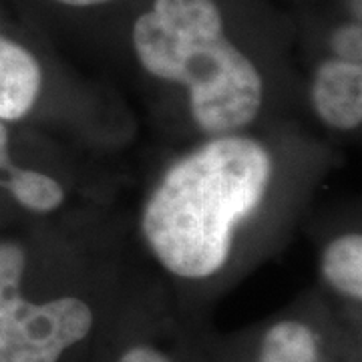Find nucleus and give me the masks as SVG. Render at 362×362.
<instances>
[{
    "instance_id": "423d86ee",
    "label": "nucleus",
    "mask_w": 362,
    "mask_h": 362,
    "mask_svg": "<svg viewBox=\"0 0 362 362\" xmlns=\"http://www.w3.org/2000/svg\"><path fill=\"white\" fill-rule=\"evenodd\" d=\"M326 282L344 296L362 298V235L344 233L332 240L322 254Z\"/></svg>"
},
{
    "instance_id": "f03ea898",
    "label": "nucleus",
    "mask_w": 362,
    "mask_h": 362,
    "mask_svg": "<svg viewBox=\"0 0 362 362\" xmlns=\"http://www.w3.org/2000/svg\"><path fill=\"white\" fill-rule=\"evenodd\" d=\"M131 40L149 75L185 87L189 113L207 135H232L259 113L262 75L230 40L216 0H153Z\"/></svg>"
},
{
    "instance_id": "20e7f679",
    "label": "nucleus",
    "mask_w": 362,
    "mask_h": 362,
    "mask_svg": "<svg viewBox=\"0 0 362 362\" xmlns=\"http://www.w3.org/2000/svg\"><path fill=\"white\" fill-rule=\"evenodd\" d=\"M316 115L332 129L350 131L362 123V66L342 59H326L312 81Z\"/></svg>"
},
{
    "instance_id": "6e6552de",
    "label": "nucleus",
    "mask_w": 362,
    "mask_h": 362,
    "mask_svg": "<svg viewBox=\"0 0 362 362\" xmlns=\"http://www.w3.org/2000/svg\"><path fill=\"white\" fill-rule=\"evenodd\" d=\"M2 187L8 189V194L13 195L18 206L30 211H39V214L54 211L65 202L63 185L54 177L37 169L16 168L4 180Z\"/></svg>"
},
{
    "instance_id": "1a4fd4ad",
    "label": "nucleus",
    "mask_w": 362,
    "mask_h": 362,
    "mask_svg": "<svg viewBox=\"0 0 362 362\" xmlns=\"http://www.w3.org/2000/svg\"><path fill=\"white\" fill-rule=\"evenodd\" d=\"M330 49L337 59L362 63V28L361 23H346L338 26L330 37Z\"/></svg>"
},
{
    "instance_id": "f8f14e48",
    "label": "nucleus",
    "mask_w": 362,
    "mask_h": 362,
    "mask_svg": "<svg viewBox=\"0 0 362 362\" xmlns=\"http://www.w3.org/2000/svg\"><path fill=\"white\" fill-rule=\"evenodd\" d=\"M52 2H59L65 6H75V8H89V6H103V4H109L113 0H52Z\"/></svg>"
},
{
    "instance_id": "7ed1b4c3",
    "label": "nucleus",
    "mask_w": 362,
    "mask_h": 362,
    "mask_svg": "<svg viewBox=\"0 0 362 362\" xmlns=\"http://www.w3.org/2000/svg\"><path fill=\"white\" fill-rule=\"evenodd\" d=\"M26 254L16 242L0 244V362H57L89 337L93 310L81 298L35 304L21 294Z\"/></svg>"
},
{
    "instance_id": "9b49d317",
    "label": "nucleus",
    "mask_w": 362,
    "mask_h": 362,
    "mask_svg": "<svg viewBox=\"0 0 362 362\" xmlns=\"http://www.w3.org/2000/svg\"><path fill=\"white\" fill-rule=\"evenodd\" d=\"M8 129H6V123L4 121H0V185L4 183V180L13 173L16 165L11 163V153H8Z\"/></svg>"
},
{
    "instance_id": "0eeeda50",
    "label": "nucleus",
    "mask_w": 362,
    "mask_h": 362,
    "mask_svg": "<svg viewBox=\"0 0 362 362\" xmlns=\"http://www.w3.org/2000/svg\"><path fill=\"white\" fill-rule=\"evenodd\" d=\"M258 362H320L318 340L306 324H274L262 340Z\"/></svg>"
},
{
    "instance_id": "39448f33",
    "label": "nucleus",
    "mask_w": 362,
    "mask_h": 362,
    "mask_svg": "<svg viewBox=\"0 0 362 362\" xmlns=\"http://www.w3.org/2000/svg\"><path fill=\"white\" fill-rule=\"evenodd\" d=\"M42 69L18 40L0 33V121H18L39 101Z\"/></svg>"
},
{
    "instance_id": "f257e3e1",
    "label": "nucleus",
    "mask_w": 362,
    "mask_h": 362,
    "mask_svg": "<svg viewBox=\"0 0 362 362\" xmlns=\"http://www.w3.org/2000/svg\"><path fill=\"white\" fill-rule=\"evenodd\" d=\"M272 169L268 149L238 135H220L175 161L141 218L143 238L159 264L194 280L220 272L235 228L268 192Z\"/></svg>"
},
{
    "instance_id": "9d476101",
    "label": "nucleus",
    "mask_w": 362,
    "mask_h": 362,
    "mask_svg": "<svg viewBox=\"0 0 362 362\" xmlns=\"http://www.w3.org/2000/svg\"><path fill=\"white\" fill-rule=\"evenodd\" d=\"M119 362H169V358L151 346H135V349L127 350L119 358Z\"/></svg>"
}]
</instances>
